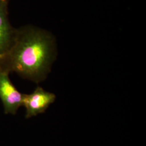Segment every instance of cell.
Returning <instances> with one entry per match:
<instances>
[{"label":"cell","instance_id":"1","mask_svg":"<svg viewBox=\"0 0 146 146\" xmlns=\"http://www.w3.org/2000/svg\"><path fill=\"white\" fill-rule=\"evenodd\" d=\"M56 56L55 40L51 34L25 27L15 31L12 45L0 66L38 84L47 78Z\"/></svg>","mask_w":146,"mask_h":146},{"label":"cell","instance_id":"2","mask_svg":"<svg viewBox=\"0 0 146 146\" xmlns=\"http://www.w3.org/2000/svg\"><path fill=\"white\" fill-rule=\"evenodd\" d=\"M9 73L0 66V99L5 114L15 115L19 108L22 106L23 94L11 82Z\"/></svg>","mask_w":146,"mask_h":146},{"label":"cell","instance_id":"3","mask_svg":"<svg viewBox=\"0 0 146 146\" xmlns=\"http://www.w3.org/2000/svg\"><path fill=\"white\" fill-rule=\"evenodd\" d=\"M56 99L54 93L37 87L30 94H23L22 106L26 108V118L29 119L46 111Z\"/></svg>","mask_w":146,"mask_h":146},{"label":"cell","instance_id":"4","mask_svg":"<svg viewBox=\"0 0 146 146\" xmlns=\"http://www.w3.org/2000/svg\"><path fill=\"white\" fill-rule=\"evenodd\" d=\"M14 33L8 16L7 1L0 0V54L7 53L10 49Z\"/></svg>","mask_w":146,"mask_h":146},{"label":"cell","instance_id":"5","mask_svg":"<svg viewBox=\"0 0 146 146\" xmlns=\"http://www.w3.org/2000/svg\"><path fill=\"white\" fill-rule=\"evenodd\" d=\"M5 54H6V53H5V54H0V61H1L3 59V58H5Z\"/></svg>","mask_w":146,"mask_h":146}]
</instances>
